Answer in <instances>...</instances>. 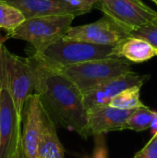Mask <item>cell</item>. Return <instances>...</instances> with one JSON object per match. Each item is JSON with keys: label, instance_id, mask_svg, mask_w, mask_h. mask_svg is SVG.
Instances as JSON below:
<instances>
[{"label": "cell", "instance_id": "cell-2", "mask_svg": "<svg viewBox=\"0 0 157 158\" xmlns=\"http://www.w3.org/2000/svg\"><path fill=\"white\" fill-rule=\"evenodd\" d=\"M0 84L5 86L12 98L16 111L21 118L24 104L34 93V74L30 57L12 54L0 44Z\"/></svg>", "mask_w": 157, "mask_h": 158}, {"label": "cell", "instance_id": "cell-5", "mask_svg": "<svg viewBox=\"0 0 157 158\" xmlns=\"http://www.w3.org/2000/svg\"><path fill=\"white\" fill-rule=\"evenodd\" d=\"M58 69L78 87L82 95L109 80L133 71L130 62L121 57L92 60Z\"/></svg>", "mask_w": 157, "mask_h": 158}, {"label": "cell", "instance_id": "cell-3", "mask_svg": "<svg viewBox=\"0 0 157 158\" xmlns=\"http://www.w3.org/2000/svg\"><path fill=\"white\" fill-rule=\"evenodd\" d=\"M75 17L72 14H56L28 19L8 32L6 38L26 41L34 47L35 53H41L63 38Z\"/></svg>", "mask_w": 157, "mask_h": 158}, {"label": "cell", "instance_id": "cell-6", "mask_svg": "<svg viewBox=\"0 0 157 158\" xmlns=\"http://www.w3.org/2000/svg\"><path fill=\"white\" fill-rule=\"evenodd\" d=\"M94 7L123 27L130 34L157 19V11L142 0H100Z\"/></svg>", "mask_w": 157, "mask_h": 158}, {"label": "cell", "instance_id": "cell-21", "mask_svg": "<svg viewBox=\"0 0 157 158\" xmlns=\"http://www.w3.org/2000/svg\"><path fill=\"white\" fill-rule=\"evenodd\" d=\"M150 129L152 131L153 135L157 133V111H153V118L151 121Z\"/></svg>", "mask_w": 157, "mask_h": 158}, {"label": "cell", "instance_id": "cell-11", "mask_svg": "<svg viewBox=\"0 0 157 158\" xmlns=\"http://www.w3.org/2000/svg\"><path fill=\"white\" fill-rule=\"evenodd\" d=\"M135 110H122L109 106H94L87 109L85 138L125 130L127 120Z\"/></svg>", "mask_w": 157, "mask_h": 158}, {"label": "cell", "instance_id": "cell-17", "mask_svg": "<svg viewBox=\"0 0 157 158\" xmlns=\"http://www.w3.org/2000/svg\"><path fill=\"white\" fill-rule=\"evenodd\" d=\"M153 111L146 106L137 108L127 120L125 130H132L135 131L149 130L153 118Z\"/></svg>", "mask_w": 157, "mask_h": 158}, {"label": "cell", "instance_id": "cell-13", "mask_svg": "<svg viewBox=\"0 0 157 158\" xmlns=\"http://www.w3.org/2000/svg\"><path fill=\"white\" fill-rule=\"evenodd\" d=\"M117 57L125 58L130 62L142 63L157 56V50L146 41L129 36L115 45Z\"/></svg>", "mask_w": 157, "mask_h": 158}, {"label": "cell", "instance_id": "cell-16", "mask_svg": "<svg viewBox=\"0 0 157 158\" xmlns=\"http://www.w3.org/2000/svg\"><path fill=\"white\" fill-rule=\"evenodd\" d=\"M24 20L23 14L17 7L0 0V29L8 33L17 29Z\"/></svg>", "mask_w": 157, "mask_h": 158}, {"label": "cell", "instance_id": "cell-8", "mask_svg": "<svg viewBox=\"0 0 157 158\" xmlns=\"http://www.w3.org/2000/svg\"><path fill=\"white\" fill-rule=\"evenodd\" d=\"M21 131L18 115L8 90L0 84V158H10L15 152Z\"/></svg>", "mask_w": 157, "mask_h": 158}, {"label": "cell", "instance_id": "cell-25", "mask_svg": "<svg viewBox=\"0 0 157 158\" xmlns=\"http://www.w3.org/2000/svg\"><path fill=\"white\" fill-rule=\"evenodd\" d=\"M152 1H153V2H155V3L157 5V0H152Z\"/></svg>", "mask_w": 157, "mask_h": 158}, {"label": "cell", "instance_id": "cell-24", "mask_svg": "<svg viewBox=\"0 0 157 158\" xmlns=\"http://www.w3.org/2000/svg\"><path fill=\"white\" fill-rule=\"evenodd\" d=\"M92 1H93V2L94 3V5H95V4H96V3H97L98 1H100V0H92Z\"/></svg>", "mask_w": 157, "mask_h": 158}, {"label": "cell", "instance_id": "cell-18", "mask_svg": "<svg viewBox=\"0 0 157 158\" xmlns=\"http://www.w3.org/2000/svg\"><path fill=\"white\" fill-rule=\"evenodd\" d=\"M130 36L141 38L146 41L157 50V19L135 31H132Z\"/></svg>", "mask_w": 157, "mask_h": 158}, {"label": "cell", "instance_id": "cell-7", "mask_svg": "<svg viewBox=\"0 0 157 158\" xmlns=\"http://www.w3.org/2000/svg\"><path fill=\"white\" fill-rule=\"evenodd\" d=\"M130 36V32L109 17L104 15L95 22L70 27L64 41H81L103 45H116Z\"/></svg>", "mask_w": 157, "mask_h": 158}, {"label": "cell", "instance_id": "cell-4", "mask_svg": "<svg viewBox=\"0 0 157 158\" xmlns=\"http://www.w3.org/2000/svg\"><path fill=\"white\" fill-rule=\"evenodd\" d=\"M47 65L61 69L92 60L117 57L115 45H103L81 41L62 39L49 45L41 53H34Z\"/></svg>", "mask_w": 157, "mask_h": 158}, {"label": "cell", "instance_id": "cell-19", "mask_svg": "<svg viewBox=\"0 0 157 158\" xmlns=\"http://www.w3.org/2000/svg\"><path fill=\"white\" fill-rule=\"evenodd\" d=\"M133 158H157V133L153 135L147 144Z\"/></svg>", "mask_w": 157, "mask_h": 158}, {"label": "cell", "instance_id": "cell-23", "mask_svg": "<svg viewBox=\"0 0 157 158\" xmlns=\"http://www.w3.org/2000/svg\"><path fill=\"white\" fill-rule=\"evenodd\" d=\"M6 40V38H3V37L1 36V34H0V44H4V42H5Z\"/></svg>", "mask_w": 157, "mask_h": 158}, {"label": "cell", "instance_id": "cell-14", "mask_svg": "<svg viewBox=\"0 0 157 158\" xmlns=\"http://www.w3.org/2000/svg\"><path fill=\"white\" fill-rule=\"evenodd\" d=\"M38 158H64V148L58 139L56 124L43 108Z\"/></svg>", "mask_w": 157, "mask_h": 158}, {"label": "cell", "instance_id": "cell-10", "mask_svg": "<svg viewBox=\"0 0 157 158\" xmlns=\"http://www.w3.org/2000/svg\"><path fill=\"white\" fill-rule=\"evenodd\" d=\"M149 78V75H139L132 71L109 80L83 94V104L85 109L87 110L94 106H108L111 100L119 93L131 87H142Z\"/></svg>", "mask_w": 157, "mask_h": 158}, {"label": "cell", "instance_id": "cell-9", "mask_svg": "<svg viewBox=\"0 0 157 158\" xmlns=\"http://www.w3.org/2000/svg\"><path fill=\"white\" fill-rule=\"evenodd\" d=\"M43 106L38 95L28 96L21 113L20 143L24 158H38L42 133Z\"/></svg>", "mask_w": 157, "mask_h": 158}, {"label": "cell", "instance_id": "cell-20", "mask_svg": "<svg viewBox=\"0 0 157 158\" xmlns=\"http://www.w3.org/2000/svg\"><path fill=\"white\" fill-rule=\"evenodd\" d=\"M93 158H108V152L104 135L95 136V148Z\"/></svg>", "mask_w": 157, "mask_h": 158}, {"label": "cell", "instance_id": "cell-22", "mask_svg": "<svg viewBox=\"0 0 157 158\" xmlns=\"http://www.w3.org/2000/svg\"><path fill=\"white\" fill-rule=\"evenodd\" d=\"M10 158H24L23 156V151H22V147H21V143H20V140H19V143L15 150V152L13 153V155L11 156Z\"/></svg>", "mask_w": 157, "mask_h": 158}, {"label": "cell", "instance_id": "cell-1", "mask_svg": "<svg viewBox=\"0 0 157 158\" xmlns=\"http://www.w3.org/2000/svg\"><path fill=\"white\" fill-rule=\"evenodd\" d=\"M34 74V93L56 125L85 138L86 109L78 87L58 69L51 67L36 55L30 56Z\"/></svg>", "mask_w": 157, "mask_h": 158}, {"label": "cell", "instance_id": "cell-12", "mask_svg": "<svg viewBox=\"0 0 157 158\" xmlns=\"http://www.w3.org/2000/svg\"><path fill=\"white\" fill-rule=\"evenodd\" d=\"M17 7L25 19L56 14L83 15L67 0H1Z\"/></svg>", "mask_w": 157, "mask_h": 158}, {"label": "cell", "instance_id": "cell-15", "mask_svg": "<svg viewBox=\"0 0 157 158\" xmlns=\"http://www.w3.org/2000/svg\"><path fill=\"white\" fill-rule=\"evenodd\" d=\"M141 88L135 86L122 91L111 100L108 106L122 110H133L145 106L140 99Z\"/></svg>", "mask_w": 157, "mask_h": 158}]
</instances>
